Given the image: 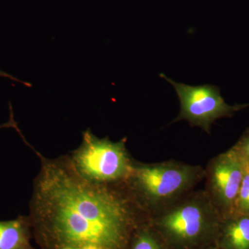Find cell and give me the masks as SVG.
<instances>
[{
	"mask_svg": "<svg viewBox=\"0 0 249 249\" xmlns=\"http://www.w3.org/2000/svg\"><path fill=\"white\" fill-rule=\"evenodd\" d=\"M35 152L41 167L29 218L40 249H128L136 229L149 219L125 185L91 182L69 156L49 160Z\"/></svg>",
	"mask_w": 249,
	"mask_h": 249,
	"instance_id": "cell-1",
	"label": "cell"
},
{
	"mask_svg": "<svg viewBox=\"0 0 249 249\" xmlns=\"http://www.w3.org/2000/svg\"><path fill=\"white\" fill-rule=\"evenodd\" d=\"M204 178L201 165L175 160L153 163L135 160L124 184L150 219L194 191Z\"/></svg>",
	"mask_w": 249,
	"mask_h": 249,
	"instance_id": "cell-2",
	"label": "cell"
},
{
	"mask_svg": "<svg viewBox=\"0 0 249 249\" xmlns=\"http://www.w3.org/2000/svg\"><path fill=\"white\" fill-rule=\"evenodd\" d=\"M222 219L201 190L192 191L149 222L173 249H214Z\"/></svg>",
	"mask_w": 249,
	"mask_h": 249,
	"instance_id": "cell-3",
	"label": "cell"
},
{
	"mask_svg": "<svg viewBox=\"0 0 249 249\" xmlns=\"http://www.w3.org/2000/svg\"><path fill=\"white\" fill-rule=\"evenodd\" d=\"M82 135L80 146L69 156L77 173L96 184L124 183L135 162L126 147L127 139L113 142L108 137L98 138L90 129Z\"/></svg>",
	"mask_w": 249,
	"mask_h": 249,
	"instance_id": "cell-4",
	"label": "cell"
},
{
	"mask_svg": "<svg viewBox=\"0 0 249 249\" xmlns=\"http://www.w3.org/2000/svg\"><path fill=\"white\" fill-rule=\"evenodd\" d=\"M160 76L173 85L179 98L181 109L173 123L186 121L191 127H200L210 134L211 126L218 119L231 117L249 106L248 104H227L221 96L220 89L214 85L191 86L177 83L163 73H160Z\"/></svg>",
	"mask_w": 249,
	"mask_h": 249,
	"instance_id": "cell-5",
	"label": "cell"
},
{
	"mask_svg": "<svg viewBox=\"0 0 249 249\" xmlns=\"http://www.w3.org/2000/svg\"><path fill=\"white\" fill-rule=\"evenodd\" d=\"M205 169L204 191L222 217L235 213L236 201L247 170L232 147L210 160Z\"/></svg>",
	"mask_w": 249,
	"mask_h": 249,
	"instance_id": "cell-6",
	"label": "cell"
},
{
	"mask_svg": "<svg viewBox=\"0 0 249 249\" xmlns=\"http://www.w3.org/2000/svg\"><path fill=\"white\" fill-rule=\"evenodd\" d=\"M217 249H249V214L235 213L223 218Z\"/></svg>",
	"mask_w": 249,
	"mask_h": 249,
	"instance_id": "cell-7",
	"label": "cell"
},
{
	"mask_svg": "<svg viewBox=\"0 0 249 249\" xmlns=\"http://www.w3.org/2000/svg\"><path fill=\"white\" fill-rule=\"evenodd\" d=\"M32 236L29 217L0 221V249H36L31 244Z\"/></svg>",
	"mask_w": 249,
	"mask_h": 249,
	"instance_id": "cell-8",
	"label": "cell"
},
{
	"mask_svg": "<svg viewBox=\"0 0 249 249\" xmlns=\"http://www.w3.org/2000/svg\"><path fill=\"white\" fill-rule=\"evenodd\" d=\"M128 249H173L149 221L134 232Z\"/></svg>",
	"mask_w": 249,
	"mask_h": 249,
	"instance_id": "cell-9",
	"label": "cell"
},
{
	"mask_svg": "<svg viewBox=\"0 0 249 249\" xmlns=\"http://www.w3.org/2000/svg\"><path fill=\"white\" fill-rule=\"evenodd\" d=\"M236 213L249 214V171L244 177L236 201Z\"/></svg>",
	"mask_w": 249,
	"mask_h": 249,
	"instance_id": "cell-10",
	"label": "cell"
},
{
	"mask_svg": "<svg viewBox=\"0 0 249 249\" xmlns=\"http://www.w3.org/2000/svg\"><path fill=\"white\" fill-rule=\"evenodd\" d=\"M240 157L246 168L249 171V128L244 132L242 137L232 147Z\"/></svg>",
	"mask_w": 249,
	"mask_h": 249,
	"instance_id": "cell-11",
	"label": "cell"
},
{
	"mask_svg": "<svg viewBox=\"0 0 249 249\" xmlns=\"http://www.w3.org/2000/svg\"><path fill=\"white\" fill-rule=\"evenodd\" d=\"M10 107V119L8 122H6V124H0V129L3 128H10V127H12V128L16 129L17 130L18 133L20 134L21 131L19 130V129L18 128V126L17 123L15 121L14 118V113H13L12 107H11V105L9 106Z\"/></svg>",
	"mask_w": 249,
	"mask_h": 249,
	"instance_id": "cell-12",
	"label": "cell"
},
{
	"mask_svg": "<svg viewBox=\"0 0 249 249\" xmlns=\"http://www.w3.org/2000/svg\"></svg>",
	"mask_w": 249,
	"mask_h": 249,
	"instance_id": "cell-13",
	"label": "cell"
}]
</instances>
